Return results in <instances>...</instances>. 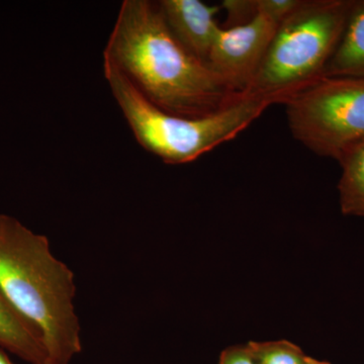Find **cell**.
<instances>
[{
  "label": "cell",
  "mask_w": 364,
  "mask_h": 364,
  "mask_svg": "<svg viewBox=\"0 0 364 364\" xmlns=\"http://www.w3.org/2000/svg\"><path fill=\"white\" fill-rule=\"evenodd\" d=\"M104 58V66L121 73L151 104L174 116H208L244 93L176 39L157 2L123 1Z\"/></svg>",
  "instance_id": "cell-1"
},
{
  "label": "cell",
  "mask_w": 364,
  "mask_h": 364,
  "mask_svg": "<svg viewBox=\"0 0 364 364\" xmlns=\"http://www.w3.org/2000/svg\"><path fill=\"white\" fill-rule=\"evenodd\" d=\"M338 162L342 168L338 184L342 213L364 217V141L347 151Z\"/></svg>",
  "instance_id": "cell-10"
},
{
  "label": "cell",
  "mask_w": 364,
  "mask_h": 364,
  "mask_svg": "<svg viewBox=\"0 0 364 364\" xmlns=\"http://www.w3.org/2000/svg\"><path fill=\"white\" fill-rule=\"evenodd\" d=\"M291 135L337 161L364 141V78L322 77L284 102Z\"/></svg>",
  "instance_id": "cell-5"
},
{
  "label": "cell",
  "mask_w": 364,
  "mask_h": 364,
  "mask_svg": "<svg viewBox=\"0 0 364 364\" xmlns=\"http://www.w3.org/2000/svg\"><path fill=\"white\" fill-rule=\"evenodd\" d=\"M364 78V0H353L344 32L323 77Z\"/></svg>",
  "instance_id": "cell-9"
},
{
  "label": "cell",
  "mask_w": 364,
  "mask_h": 364,
  "mask_svg": "<svg viewBox=\"0 0 364 364\" xmlns=\"http://www.w3.org/2000/svg\"><path fill=\"white\" fill-rule=\"evenodd\" d=\"M0 364H14L1 349H0Z\"/></svg>",
  "instance_id": "cell-15"
},
{
  "label": "cell",
  "mask_w": 364,
  "mask_h": 364,
  "mask_svg": "<svg viewBox=\"0 0 364 364\" xmlns=\"http://www.w3.org/2000/svg\"><path fill=\"white\" fill-rule=\"evenodd\" d=\"M301 2V0H255L256 11L279 23L293 13Z\"/></svg>",
  "instance_id": "cell-13"
},
{
  "label": "cell",
  "mask_w": 364,
  "mask_h": 364,
  "mask_svg": "<svg viewBox=\"0 0 364 364\" xmlns=\"http://www.w3.org/2000/svg\"><path fill=\"white\" fill-rule=\"evenodd\" d=\"M0 348L30 364H49L42 332L9 301L0 289Z\"/></svg>",
  "instance_id": "cell-8"
},
{
  "label": "cell",
  "mask_w": 364,
  "mask_h": 364,
  "mask_svg": "<svg viewBox=\"0 0 364 364\" xmlns=\"http://www.w3.org/2000/svg\"><path fill=\"white\" fill-rule=\"evenodd\" d=\"M0 289L42 332L49 364H69L80 353L74 273L53 255L47 237L9 215H0Z\"/></svg>",
  "instance_id": "cell-2"
},
{
  "label": "cell",
  "mask_w": 364,
  "mask_h": 364,
  "mask_svg": "<svg viewBox=\"0 0 364 364\" xmlns=\"http://www.w3.org/2000/svg\"><path fill=\"white\" fill-rule=\"evenodd\" d=\"M219 364H256L248 345L230 346L222 352Z\"/></svg>",
  "instance_id": "cell-14"
},
{
  "label": "cell",
  "mask_w": 364,
  "mask_h": 364,
  "mask_svg": "<svg viewBox=\"0 0 364 364\" xmlns=\"http://www.w3.org/2000/svg\"><path fill=\"white\" fill-rule=\"evenodd\" d=\"M279 23L262 14L242 25L221 28L208 56V65L243 93L264 59Z\"/></svg>",
  "instance_id": "cell-6"
},
{
  "label": "cell",
  "mask_w": 364,
  "mask_h": 364,
  "mask_svg": "<svg viewBox=\"0 0 364 364\" xmlns=\"http://www.w3.org/2000/svg\"><path fill=\"white\" fill-rule=\"evenodd\" d=\"M221 6L226 11L230 26L247 23L257 14L255 0H225Z\"/></svg>",
  "instance_id": "cell-12"
},
{
  "label": "cell",
  "mask_w": 364,
  "mask_h": 364,
  "mask_svg": "<svg viewBox=\"0 0 364 364\" xmlns=\"http://www.w3.org/2000/svg\"><path fill=\"white\" fill-rule=\"evenodd\" d=\"M256 364H305L306 355L296 344L287 340L249 342Z\"/></svg>",
  "instance_id": "cell-11"
},
{
  "label": "cell",
  "mask_w": 364,
  "mask_h": 364,
  "mask_svg": "<svg viewBox=\"0 0 364 364\" xmlns=\"http://www.w3.org/2000/svg\"><path fill=\"white\" fill-rule=\"evenodd\" d=\"M353 0H301L273 36L245 92L284 104L324 76L338 46Z\"/></svg>",
  "instance_id": "cell-4"
},
{
  "label": "cell",
  "mask_w": 364,
  "mask_h": 364,
  "mask_svg": "<svg viewBox=\"0 0 364 364\" xmlns=\"http://www.w3.org/2000/svg\"><path fill=\"white\" fill-rule=\"evenodd\" d=\"M305 364H330V363H326V361L317 360V359L310 358V356H306Z\"/></svg>",
  "instance_id": "cell-16"
},
{
  "label": "cell",
  "mask_w": 364,
  "mask_h": 364,
  "mask_svg": "<svg viewBox=\"0 0 364 364\" xmlns=\"http://www.w3.org/2000/svg\"><path fill=\"white\" fill-rule=\"evenodd\" d=\"M112 97L138 143L167 164H184L229 142L255 122L273 98L244 92L221 111L200 117L174 116L151 104L114 69L104 66Z\"/></svg>",
  "instance_id": "cell-3"
},
{
  "label": "cell",
  "mask_w": 364,
  "mask_h": 364,
  "mask_svg": "<svg viewBox=\"0 0 364 364\" xmlns=\"http://www.w3.org/2000/svg\"><path fill=\"white\" fill-rule=\"evenodd\" d=\"M170 32L191 55L208 65V56L221 26L215 16L220 6L200 0H162L157 2Z\"/></svg>",
  "instance_id": "cell-7"
}]
</instances>
